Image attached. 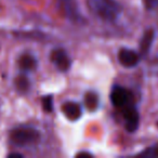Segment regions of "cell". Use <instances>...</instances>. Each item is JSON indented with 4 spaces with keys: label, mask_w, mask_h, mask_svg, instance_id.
I'll return each instance as SVG.
<instances>
[{
    "label": "cell",
    "mask_w": 158,
    "mask_h": 158,
    "mask_svg": "<svg viewBox=\"0 0 158 158\" xmlns=\"http://www.w3.org/2000/svg\"><path fill=\"white\" fill-rule=\"evenodd\" d=\"M88 7L104 21H115L121 12V7L115 0H88Z\"/></svg>",
    "instance_id": "obj_1"
},
{
    "label": "cell",
    "mask_w": 158,
    "mask_h": 158,
    "mask_svg": "<svg viewBox=\"0 0 158 158\" xmlns=\"http://www.w3.org/2000/svg\"><path fill=\"white\" fill-rule=\"evenodd\" d=\"M10 140L18 146H28L35 144L39 140V133L33 128L20 127L12 130L10 133Z\"/></svg>",
    "instance_id": "obj_2"
},
{
    "label": "cell",
    "mask_w": 158,
    "mask_h": 158,
    "mask_svg": "<svg viewBox=\"0 0 158 158\" xmlns=\"http://www.w3.org/2000/svg\"><path fill=\"white\" fill-rule=\"evenodd\" d=\"M123 118L126 120V129L129 132H134L139 127V113L133 106H123Z\"/></svg>",
    "instance_id": "obj_3"
},
{
    "label": "cell",
    "mask_w": 158,
    "mask_h": 158,
    "mask_svg": "<svg viewBox=\"0 0 158 158\" xmlns=\"http://www.w3.org/2000/svg\"><path fill=\"white\" fill-rule=\"evenodd\" d=\"M130 100V93L125 88L115 86L110 93V101L117 107H123L128 104Z\"/></svg>",
    "instance_id": "obj_4"
},
{
    "label": "cell",
    "mask_w": 158,
    "mask_h": 158,
    "mask_svg": "<svg viewBox=\"0 0 158 158\" xmlns=\"http://www.w3.org/2000/svg\"><path fill=\"white\" fill-rule=\"evenodd\" d=\"M51 61L55 64L57 68L62 72H66L70 67V61L68 59L67 54L62 49H56L51 54Z\"/></svg>",
    "instance_id": "obj_5"
},
{
    "label": "cell",
    "mask_w": 158,
    "mask_h": 158,
    "mask_svg": "<svg viewBox=\"0 0 158 158\" xmlns=\"http://www.w3.org/2000/svg\"><path fill=\"white\" fill-rule=\"evenodd\" d=\"M118 60L121 65L125 67H133L138 64L139 55L134 51L129 50V49H121L119 51Z\"/></svg>",
    "instance_id": "obj_6"
},
{
    "label": "cell",
    "mask_w": 158,
    "mask_h": 158,
    "mask_svg": "<svg viewBox=\"0 0 158 158\" xmlns=\"http://www.w3.org/2000/svg\"><path fill=\"white\" fill-rule=\"evenodd\" d=\"M62 112L69 120H77L81 116V108L75 102H66L62 105Z\"/></svg>",
    "instance_id": "obj_7"
},
{
    "label": "cell",
    "mask_w": 158,
    "mask_h": 158,
    "mask_svg": "<svg viewBox=\"0 0 158 158\" xmlns=\"http://www.w3.org/2000/svg\"><path fill=\"white\" fill-rule=\"evenodd\" d=\"M154 37H155V31L153 29H147L144 33L140 42V52L142 55H145L149 51L152 44L154 41Z\"/></svg>",
    "instance_id": "obj_8"
},
{
    "label": "cell",
    "mask_w": 158,
    "mask_h": 158,
    "mask_svg": "<svg viewBox=\"0 0 158 158\" xmlns=\"http://www.w3.org/2000/svg\"><path fill=\"white\" fill-rule=\"evenodd\" d=\"M19 65L22 69L24 70H31L33 68H35L36 66V61L31 55L29 54H24L20 57L19 60Z\"/></svg>",
    "instance_id": "obj_9"
},
{
    "label": "cell",
    "mask_w": 158,
    "mask_h": 158,
    "mask_svg": "<svg viewBox=\"0 0 158 158\" xmlns=\"http://www.w3.org/2000/svg\"><path fill=\"white\" fill-rule=\"evenodd\" d=\"M85 103H86V106L88 110H94L95 108L98 107V97L95 93L93 92H89L86 94V98H85Z\"/></svg>",
    "instance_id": "obj_10"
},
{
    "label": "cell",
    "mask_w": 158,
    "mask_h": 158,
    "mask_svg": "<svg viewBox=\"0 0 158 158\" xmlns=\"http://www.w3.org/2000/svg\"><path fill=\"white\" fill-rule=\"evenodd\" d=\"M15 85H16V87H18L19 90H21V91H26V90H28L29 82H28V79H27L26 77L20 76L19 78H16Z\"/></svg>",
    "instance_id": "obj_11"
},
{
    "label": "cell",
    "mask_w": 158,
    "mask_h": 158,
    "mask_svg": "<svg viewBox=\"0 0 158 158\" xmlns=\"http://www.w3.org/2000/svg\"><path fill=\"white\" fill-rule=\"evenodd\" d=\"M42 106L46 112H51L53 108V101L51 97H46L42 99Z\"/></svg>",
    "instance_id": "obj_12"
},
{
    "label": "cell",
    "mask_w": 158,
    "mask_h": 158,
    "mask_svg": "<svg viewBox=\"0 0 158 158\" xmlns=\"http://www.w3.org/2000/svg\"><path fill=\"white\" fill-rule=\"evenodd\" d=\"M144 2V6L146 7V9H155L158 6V0H143Z\"/></svg>",
    "instance_id": "obj_13"
},
{
    "label": "cell",
    "mask_w": 158,
    "mask_h": 158,
    "mask_svg": "<svg viewBox=\"0 0 158 158\" xmlns=\"http://www.w3.org/2000/svg\"><path fill=\"white\" fill-rule=\"evenodd\" d=\"M77 157H79V158H81V157H92V155L91 154H89V153H87V152H82V153H79V154H77Z\"/></svg>",
    "instance_id": "obj_14"
},
{
    "label": "cell",
    "mask_w": 158,
    "mask_h": 158,
    "mask_svg": "<svg viewBox=\"0 0 158 158\" xmlns=\"http://www.w3.org/2000/svg\"><path fill=\"white\" fill-rule=\"evenodd\" d=\"M23 156L19 153H13V154H10L9 155V158H22Z\"/></svg>",
    "instance_id": "obj_15"
},
{
    "label": "cell",
    "mask_w": 158,
    "mask_h": 158,
    "mask_svg": "<svg viewBox=\"0 0 158 158\" xmlns=\"http://www.w3.org/2000/svg\"><path fill=\"white\" fill-rule=\"evenodd\" d=\"M154 151V154H155V156H158V144H157V146L155 147V148L153 149Z\"/></svg>",
    "instance_id": "obj_16"
}]
</instances>
